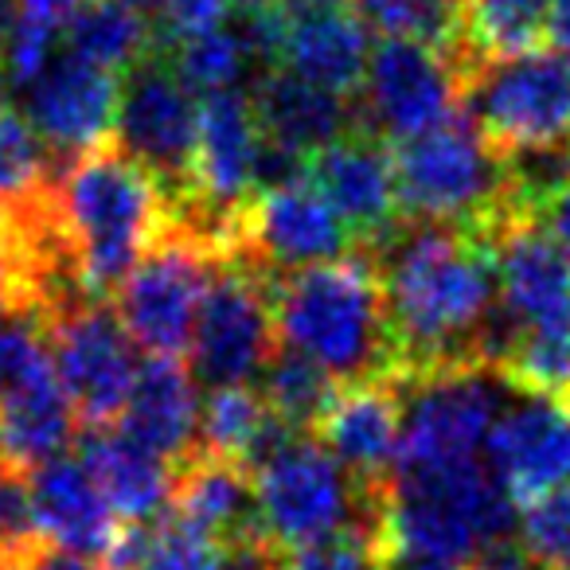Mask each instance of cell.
I'll list each match as a JSON object with an SVG mask.
<instances>
[{"label": "cell", "mask_w": 570, "mask_h": 570, "mask_svg": "<svg viewBox=\"0 0 570 570\" xmlns=\"http://www.w3.org/2000/svg\"><path fill=\"white\" fill-rule=\"evenodd\" d=\"M528 570H543V567H535V562H531V567H528Z\"/></svg>", "instance_id": "49"}, {"label": "cell", "mask_w": 570, "mask_h": 570, "mask_svg": "<svg viewBox=\"0 0 570 570\" xmlns=\"http://www.w3.org/2000/svg\"><path fill=\"white\" fill-rule=\"evenodd\" d=\"M515 497L489 458L434 469H395L387 497L391 554L411 551L469 562L481 547L515 535Z\"/></svg>", "instance_id": "6"}, {"label": "cell", "mask_w": 570, "mask_h": 570, "mask_svg": "<svg viewBox=\"0 0 570 570\" xmlns=\"http://www.w3.org/2000/svg\"><path fill=\"white\" fill-rule=\"evenodd\" d=\"M262 269L238 258L215 262L204 309L191 333V375L212 387H238L262 375L266 360L282 344L274 321V294Z\"/></svg>", "instance_id": "10"}, {"label": "cell", "mask_w": 570, "mask_h": 570, "mask_svg": "<svg viewBox=\"0 0 570 570\" xmlns=\"http://www.w3.org/2000/svg\"><path fill=\"white\" fill-rule=\"evenodd\" d=\"M399 207L406 223H450L481 238L497 235L528 207L515 196L508 157L465 118H450L395 149Z\"/></svg>", "instance_id": "4"}, {"label": "cell", "mask_w": 570, "mask_h": 570, "mask_svg": "<svg viewBox=\"0 0 570 570\" xmlns=\"http://www.w3.org/2000/svg\"><path fill=\"white\" fill-rule=\"evenodd\" d=\"M250 106L262 137L289 145V149L305 153V157H313L325 145L341 141L344 134L360 129L356 98L317 87V82L302 79L289 67L262 71L258 82L250 87Z\"/></svg>", "instance_id": "20"}, {"label": "cell", "mask_w": 570, "mask_h": 570, "mask_svg": "<svg viewBox=\"0 0 570 570\" xmlns=\"http://www.w3.org/2000/svg\"><path fill=\"white\" fill-rule=\"evenodd\" d=\"M403 445L395 469H434L469 461L489 445L512 387L492 367L461 364L403 383Z\"/></svg>", "instance_id": "9"}, {"label": "cell", "mask_w": 570, "mask_h": 570, "mask_svg": "<svg viewBox=\"0 0 570 570\" xmlns=\"http://www.w3.org/2000/svg\"><path fill=\"white\" fill-rule=\"evenodd\" d=\"M56 212L79 277L110 297L173 223L165 184L118 141L79 153L56 173Z\"/></svg>", "instance_id": "2"}, {"label": "cell", "mask_w": 570, "mask_h": 570, "mask_svg": "<svg viewBox=\"0 0 570 570\" xmlns=\"http://www.w3.org/2000/svg\"><path fill=\"white\" fill-rule=\"evenodd\" d=\"M500 305L523 333H570V254L531 212L492 235Z\"/></svg>", "instance_id": "18"}, {"label": "cell", "mask_w": 570, "mask_h": 570, "mask_svg": "<svg viewBox=\"0 0 570 570\" xmlns=\"http://www.w3.org/2000/svg\"><path fill=\"white\" fill-rule=\"evenodd\" d=\"M118 71L95 67L71 51L51 59L48 71L32 87H24V118L51 145L59 165H67V157H79V153L110 141L118 129Z\"/></svg>", "instance_id": "16"}, {"label": "cell", "mask_w": 570, "mask_h": 570, "mask_svg": "<svg viewBox=\"0 0 570 570\" xmlns=\"http://www.w3.org/2000/svg\"><path fill=\"white\" fill-rule=\"evenodd\" d=\"M554 0H461V75L489 59L523 56L551 40Z\"/></svg>", "instance_id": "27"}, {"label": "cell", "mask_w": 570, "mask_h": 570, "mask_svg": "<svg viewBox=\"0 0 570 570\" xmlns=\"http://www.w3.org/2000/svg\"><path fill=\"white\" fill-rule=\"evenodd\" d=\"M43 543L32 473L0 458V570H24Z\"/></svg>", "instance_id": "32"}, {"label": "cell", "mask_w": 570, "mask_h": 570, "mask_svg": "<svg viewBox=\"0 0 570 570\" xmlns=\"http://www.w3.org/2000/svg\"><path fill=\"white\" fill-rule=\"evenodd\" d=\"M82 0H20V20L28 24H40V28H51V32H63L67 20L75 17Z\"/></svg>", "instance_id": "41"}, {"label": "cell", "mask_w": 570, "mask_h": 570, "mask_svg": "<svg viewBox=\"0 0 570 570\" xmlns=\"http://www.w3.org/2000/svg\"><path fill=\"white\" fill-rule=\"evenodd\" d=\"M551 43L570 56V0H554V12H551Z\"/></svg>", "instance_id": "46"}, {"label": "cell", "mask_w": 570, "mask_h": 570, "mask_svg": "<svg viewBox=\"0 0 570 570\" xmlns=\"http://www.w3.org/2000/svg\"><path fill=\"white\" fill-rule=\"evenodd\" d=\"M24 570H114L110 562H98L90 554H79V551H67V547H56V543H43L36 551V559L28 562Z\"/></svg>", "instance_id": "42"}, {"label": "cell", "mask_w": 570, "mask_h": 570, "mask_svg": "<svg viewBox=\"0 0 570 570\" xmlns=\"http://www.w3.org/2000/svg\"><path fill=\"white\" fill-rule=\"evenodd\" d=\"M230 12H235L230 0H168L165 9H160V24H157L160 48L168 51L184 40L215 32V28H223V20Z\"/></svg>", "instance_id": "38"}, {"label": "cell", "mask_w": 570, "mask_h": 570, "mask_svg": "<svg viewBox=\"0 0 570 570\" xmlns=\"http://www.w3.org/2000/svg\"><path fill=\"white\" fill-rule=\"evenodd\" d=\"M48 149L51 145L36 134V126L24 114L9 110L0 118V204L40 188V184H48L59 173V165L48 157Z\"/></svg>", "instance_id": "34"}, {"label": "cell", "mask_w": 570, "mask_h": 570, "mask_svg": "<svg viewBox=\"0 0 570 570\" xmlns=\"http://www.w3.org/2000/svg\"><path fill=\"white\" fill-rule=\"evenodd\" d=\"M520 543L535 567L570 570V484L523 504Z\"/></svg>", "instance_id": "35"}, {"label": "cell", "mask_w": 570, "mask_h": 570, "mask_svg": "<svg viewBox=\"0 0 570 570\" xmlns=\"http://www.w3.org/2000/svg\"><path fill=\"white\" fill-rule=\"evenodd\" d=\"M215 262L219 254L212 250V243L173 219L114 289V309L149 356H180L191 348Z\"/></svg>", "instance_id": "8"}, {"label": "cell", "mask_w": 570, "mask_h": 570, "mask_svg": "<svg viewBox=\"0 0 570 570\" xmlns=\"http://www.w3.org/2000/svg\"><path fill=\"white\" fill-rule=\"evenodd\" d=\"M230 547L223 539L207 535L204 528L188 523L184 515L168 512L160 523H153L149 547L137 570H227Z\"/></svg>", "instance_id": "33"}, {"label": "cell", "mask_w": 570, "mask_h": 570, "mask_svg": "<svg viewBox=\"0 0 570 570\" xmlns=\"http://www.w3.org/2000/svg\"><path fill=\"white\" fill-rule=\"evenodd\" d=\"M489 465L508 484L515 504L570 484V403L512 391L489 434Z\"/></svg>", "instance_id": "19"}, {"label": "cell", "mask_w": 570, "mask_h": 570, "mask_svg": "<svg viewBox=\"0 0 570 570\" xmlns=\"http://www.w3.org/2000/svg\"><path fill=\"white\" fill-rule=\"evenodd\" d=\"M227 570H289V554L269 539H250L243 547H230Z\"/></svg>", "instance_id": "39"}, {"label": "cell", "mask_w": 570, "mask_h": 570, "mask_svg": "<svg viewBox=\"0 0 570 570\" xmlns=\"http://www.w3.org/2000/svg\"><path fill=\"white\" fill-rule=\"evenodd\" d=\"M36 515L48 543L67 547V551L102 559L114 551L121 531V515L102 497L98 481L79 458H56L48 465L32 469Z\"/></svg>", "instance_id": "21"}, {"label": "cell", "mask_w": 570, "mask_h": 570, "mask_svg": "<svg viewBox=\"0 0 570 570\" xmlns=\"http://www.w3.org/2000/svg\"><path fill=\"white\" fill-rule=\"evenodd\" d=\"M367 32L372 28L360 20V12L352 4L348 9L325 12V17L297 20V24L285 28L282 67L317 82V87L336 90V95L360 98L367 59H372Z\"/></svg>", "instance_id": "25"}, {"label": "cell", "mask_w": 570, "mask_h": 570, "mask_svg": "<svg viewBox=\"0 0 570 570\" xmlns=\"http://www.w3.org/2000/svg\"><path fill=\"white\" fill-rule=\"evenodd\" d=\"M168 63L176 67L188 90L196 95H215V90H235L243 82V75L258 71L254 63L250 43L243 40L238 24L215 28L207 36H196V40H184L176 48H168Z\"/></svg>", "instance_id": "31"}, {"label": "cell", "mask_w": 570, "mask_h": 570, "mask_svg": "<svg viewBox=\"0 0 570 570\" xmlns=\"http://www.w3.org/2000/svg\"><path fill=\"white\" fill-rule=\"evenodd\" d=\"M352 250H360V243L341 212L309 180H297L254 191L250 204L238 212L235 250L227 258L246 262L266 277H282Z\"/></svg>", "instance_id": "14"}, {"label": "cell", "mask_w": 570, "mask_h": 570, "mask_svg": "<svg viewBox=\"0 0 570 570\" xmlns=\"http://www.w3.org/2000/svg\"><path fill=\"white\" fill-rule=\"evenodd\" d=\"M352 9L383 40H422L458 59L461 0H352Z\"/></svg>", "instance_id": "30"}, {"label": "cell", "mask_w": 570, "mask_h": 570, "mask_svg": "<svg viewBox=\"0 0 570 570\" xmlns=\"http://www.w3.org/2000/svg\"><path fill=\"white\" fill-rule=\"evenodd\" d=\"M277 336L313 356L336 383L399 380L387 297L372 250L305 266L269 282Z\"/></svg>", "instance_id": "3"}, {"label": "cell", "mask_w": 570, "mask_h": 570, "mask_svg": "<svg viewBox=\"0 0 570 570\" xmlns=\"http://www.w3.org/2000/svg\"><path fill=\"white\" fill-rule=\"evenodd\" d=\"M531 215H535V219L554 235V243L570 254V180L562 184V188H554Z\"/></svg>", "instance_id": "40"}, {"label": "cell", "mask_w": 570, "mask_h": 570, "mask_svg": "<svg viewBox=\"0 0 570 570\" xmlns=\"http://www.w3.org/2000/svg\"><path fill=\"white\" fill-rule=\"evenodd\" d=\"M352 0H274V12L282 17V24H297V20H309V17H325V12L336 9H348Z\"/></svg>", "instance_id": "43"}, {"label": "cell", "mask_w": 570, "mask_h": 570, "mask_svg": "<svg viewBox=\"0 0 570 570\" xmlns=\"http://www.w3.org/2000/svg\"><path fill=\"white\" fill-rule=\"evenodd\" d=\"M461 114L500 153L570 145V56L535 48L489 59L465 75Z\"/></svg>", "instance_id": "7"}, {"label": "cell", "mask_w": 570, "mask_h": 570, "mask_svg": "<svg viewBox=\"0 0 570 570\" xmlns=\"http://www.w3.org/2000/svg\"><path fill=\"white\" fill-rule=\"evenodd\" d=\"M121 4H129V9H137V12H145V17H153V12L160 17V9H165L168 0H121Z\"/></svg>", "instance_id": "47"}, {"label": "cell", "mask_w": 570, "mask_h": 570, "mask_svg": "<svg viewBox=\"0 0 570 570\" xmlns=\"http://www.w3.org/2000/svg\"><path fill=\"white\" fill-rule=\"evenodd\" d=\"M336 387L341 383L317 360L289 348V344H277L274 356L262 367V399H266L277 419H285L289 426L302 430V434H313L325 406L333 403Z\"/></svg>", "instance_id": "29"}, {"label": "cell", "mask_w": 570, "mask_h": 570, "mask_svg": "<svg viewBox=\"0 0 570 570\" xmlns=\"http://www.w3.org/2000/svg\"><path fill=\"white\" fill-rule=\"evenodd\" d=\"M75 419L79 411L56 372L12 391L0 399V458L28 473L63 458L75 438Z\"/></svg>", "instance_id": "26"}, {"label": "cell", "mask_w": 570, "mask_h": 570, "mask_svg": "<svg viewBox=\"0 0 570 570\" xmlns=\"http://www.w3.org/2000/svg\"><path fill=\"white\" fill-rule=\"evenodd\" d=\"M309 184L341 212L364 250H375L403 227L395 149L372 129H352L309 157Z\"/></svg>", "instance_id": "15"}, {"label": "cell", "mask_w": 570, "mask_h": 570, "mask_svg": "<svg viewBox=\"0 0 570 570\" xmlns=\"http://www.w3.org/2000/svg\"><path fill=\"white\" fill-rule=\"evenodd\" d=\"M465 75L450 51L422 40H383L360 87V129L383 141H411L461 114Z\"/></svg>", "instance_id": "12"}, {"label": "cell", "mask_w": 570, "mask_h": 570, "mask_svg": "<svg viewBox=\"0 0 570 570\" xmlns=\"http://www.w3.org/2000/svg\"><path fill=\"white\" fill-rule=\"evenodd\" d=\"M56 375L87 426H118L141 375L134 336L106 297H90L48 321Z\"/></svg>", "instance_id": "13"}, {"label": "cell", "mask_w": 570, "mask_h": 570, "mask_svg": "<svg viewBox=\"0 0 570 570\" xmlns=\"http://www.w3.org/2000/svg\"><path fill=\"white\" fill-rule=\"evenodd\" d=\"M372 254L387 297L399 380L481 364L476 336L500 305L497 250L489 238L450 223H403Z\"/></svg>", "instance_id": "1"}, {"label": "cell", "mask_w": 570, "mask_h": 570, "mask_svg": "<svg viewBox=\"0 0 570 570\" xmlns=\"http://www.w3.org/2000/svg\"><path fill=\"white\" fill-rule=\"evenodd\" d=\"M199 403L196 375L176 356H153L134 383L121 414V430L168 461H188L199 450Z\"/></svg>", "instance_id": "24"}, {"label": "cell", "mask_w": 570, "mask_h": 570, "mask_svg": "<svg viewBox=\"0 0 570 570\" xmlns=\"http://www.w3.org/2000/svg\"><path fill=\"white\" fill-rule=\"evenodd\" d=\"M4 82H9V79L0 75V118H4V114L12 110V106H9V87H4Z\"/></svg>", "instance_id": "48"}, {"label": "cell", "mask_w": 570, "mask_h": 570, "mask_svg": "<svg viewBox=\"0 0 570 570\" xmlns=\"http://www.w3.org/2000/svg\"><path fill=\"white\" fill-rule=\"evenodd\" d=\"M12 313H28L43 325V294L36 282L32 258H28L17 230L0 219V317H12Z\"/></svg>", "instance_id": "36"}, {"label": "cell", "mask_w": 570, "mask_h": 570, "mask_svg": "<svg viewBox=\"0 0 570 570\" xmlns=\"http://www.w3.org/2000/svg\"><path fill=\"white\" fill-rule=\"evenodd\" d=\"M114 141L165 184L173 207L188 204L196 184L199 102L165 51L126 71Z\"/></svg>", "instance_id": "11"}, {"label": "cell", "mask_w": 570, "mask_h": 570, "mask_svg": "<svg viewBox=\"0 0 570 570\" xmlns=\"http://www.w3.org/2000/svg\"><path fill=\"white\" fill-rule=\"evenodd\" d=\"M262 535L285 554L364 531L387 547L391 489H364L313 434H297L254 469Z\"/></svg>", "instance_id": "5"}, {"label": "cell", "mask_w": 570, "mask_h": 570, "mask_svg": "<svg viewBox=\"0 0 570 570\" xmlns=\"http://www.w3.org/2000/svg\"><path fill=\"white\" fill-rule=\"evenodd\" d=\"M79 450V461L90 469V476L121 520L149 523L165 508H173L176 469L134 434L114 426H87Z\"/></svg>", "instance_id": "23"}, {"label": "cell", "mask_w": 570, "mask_h": 570, "mask_svg": "<svg viewBox=\"0 0 570 570\" xmlns=\"http://www.w3.org/2000/svg\"><path fill=\"white\" fill-rule=\"evenodd\" d=\"M173 512L188 523L204 528L207 535L223 539L227 547H243L262 535L258 515V489L254 473L243 461L215 458V453L196 450L188 461L176 465V492Z\"/></svg>", "instance_id": "22"}, {"label": "cell", "mask_w": 570, "mask_h": 570, "mask_svg": "<svg viewBox=\"0 0 570 570\" xmlns=\"http://www.w3.org/2000/svg\"><path fill=\"white\" fill-rule=\"evenodd\" d=\"M67 51L106 71H134L160 51L149 17L121 0H82L63 28Z\"/></svg>", "instance_id": "28"}, {"label": "cell", "mask_w": 570, "mask_h": 570, "mask_svg": "<svg viewBox=\"0 0 570 570\" xmlns=\"http://www.w3.org/2000/svg\"><path fill=\"white\" fill-rule=\"evenodd\" d=\"M17 28H20V0H0V75H4V56H9Z\"/></svg>", "instance_id": "45"}, {"label": "cell", "mask_w": 570, "mask_h": 570, "mask_svg": "<svg viewBox=\"0 0 570 570\" xmlns=\"http://www.w3.org/2000/svg\"><path fill=\"white\" fill-rule=\"evenodd\" d=\"M383 562H387V551L380 547V539L364 531H348V535L289 554V570H383Z\"/></svg>", "instance_id": "37"}, {"label": "cell", "mask_w": 570, "mask_h": 570, "mask_svg": "<svg viewBox=\"0 0 570 570\" xmlns=\"http://www.w3.org/2000/svg\"><path fill=\"white\" fill-rule=\"evenodd\" d=\"M403 380H364L336 387L313 438L356 476L364 489H391L403 445Z\"/></svg>", "instance_id": "17"}, {"label": "cell", "mask_w": 570, "mask_h": 570, "mask_svg": "<svg viewBox=\"0 0 570 570\" xmlns=\"http://www.w3.org/2000/svg\"><path fill=\"white\" fill-rule=\"evenodd\" d=\"M383 570H469V562L458 559H438V554H411V551H395Z\"/></svg>", "instance_id": "44"}]
</instances>
